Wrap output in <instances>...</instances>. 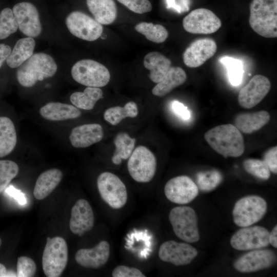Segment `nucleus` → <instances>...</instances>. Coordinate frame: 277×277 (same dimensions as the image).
Instances as JSON below:
<instances>
[{"label": "nucleus", "mask_w": 277, "mask_h": 277, "mask_svg": "<svg viewBox=\"0 0 277 277\" xmlns=\"http://www.w3.org/2000/svg\"><path fill=\"white\" fill-rule=\"evenodd\" d=\"M204 137L210 146L225 158L239 157L245 150L240 131L230 124L215 126L207 131Z\"/></svg>", "instance_id": "nucleus-1"}, {"label": "nucleus", "mask_w": 277, "mask_h": 277, "mask_svg": "<svg viewBox=\"0 0 277 277\" xmlns=\"http://www.w3.org/2000/svg\"><path fill=\"white\" fill-rule=\"evenodd\" d=\"M57 69L52 57L45 53H36L18 67L16 78L22 86L31 87L37 81L53 76Z\"/></svg>", "instance_id": "nucleus-2"}, {"label": "nucleus", "mask_w": 277, "mask_h": 277, "mask_svg": "<svg viewBox=\"0 0 277 277\" xmlns=\"http://www.w3.org/2000/svg\"><path fill=\"white\" fill-rule=\"evenodd\" d=\"M249 24L258 34L266 38L277 37V0H252Z\"/></svg>", "instance_id": "nucleus-3"}, {"label": "nucleus", "mask_w": 277, "mask_h": 277, "mask_svg": "<svg viewBox=\"0 0 277 277\" xmlns=\"http://www.w3.org/2000/svg\"><path fill=\"white\" fill-rule=\"evenodd\" d=\"M169 220L179 238L188 243L199 241L197 217L193 208L186 206L175 207L170 211Z\"/></svg>", "instance_id": "nucleus-4"}, {"label": "nucleus", "mask_w": 277, "mask_h": 277, "mask_svg": "<svg viewBox=\"0 0 277 277\" xmlns=\"http://www.w3.org/2000/svg\"><path fill=\"white\" fill-rule=\"evenodd\" d=\"M73 80L87 87H103L110 79L108 69L102 64L90 59L77 61L71 68Z\"/></svg>", "instance_id": "nucleus-5"}, {"label": "nucleus", "mask_w": 277, "mask_h": 277, "mask_svg": "<svg viewBox=\"0 0 277 277\" xmlns=\"http://www.w3.org/2000/svg\"><path fill=\"white\" fill-rule=\"evenodd\" d=\"M68 247L65 240L60 236L48 237L42 257L43 269L48 277H58L68 262Z\"/></svg>", "instance_id": "nucleus-6"}, {"label": "nucleus", "mask_w": 277, "mask_h": 277, "mask_svg": "<svg viewBox=\"0 0 277 277\" xmlns=\"http://www.w3.org/2000/svg\"><path fill=\"white\" fill-rule=\"evenodd\" d=\"M267 209V204L262 197L255 195L243 197L233 207V222L239 227L251 226L263 217Z\"/></svg>", "instance_id": "nucleus-7"}, {"label": "nucleus", "mask_w": 277, "mask_h": 277, "mask_svg": "<svg viewBox=\"0 0 277 277\" xmlns=\"http://www.w3.org/2000/svg\"><path fill=\"white\" fill-rule=\"evenodd\" d=\"M127 168L129 174L136 182L147 183L153 178L156 169V160L147 147L139 146L129 157Z\"/></svg>", "instance_id": "nucleus-8"}, {"label": "nucleus", "mask_w": 277, "mask_h": 277, "mask_svg": "<svg viewBox=\"0 0 277 277\" xmlns=\"http://www.w3.org/2000/svg\"><path fill=\"white\" fill-rule=\"evenodd\" d=\"M97 186L102 199L112 208L118 209L126 204V187L115 174L109 172L102 173L97 177Z\"/></svg>", "instance_id": "nucleus-9"}, {"label": "nucleus", "mask_w": 277, "mask_h": 277, "mask_svg": "<svg viewBox=\"0 0 277 277\" xmlns=\"http://www.w3.org/2000/svg\"><path fill=\"white\" fill-rule=\"evenodd\" d=\"M66 25L74 36L87 41L97 39L102 34L100 23L86 14L78 11L71 12L66 18Z\"/></svg>", "instance_id": "nucleus-10"}, {"label": "nucleus", "mask_w": 277, "mask_h": 277, "mask_svg": "<svg viewBox=\"0 0 277 277\" xmlns=\"http://www.w3.org/2000/svg\"><path fill=\"white\" fill-rule=\"evenodd\" d=\"M221 19L211 10L198 8L191 11L183 19V26L192 34H211L221 27Z\"/></svg>", "instance_id": "nucleus-11"}, {"label": "nucleus", "mask_w": 277, "mask_h": 277, "mask_svg": "<svg viewBox=\"0 0 277 277\" xmlns=\"http://www.w3.org/2000/svg\"><path fill=\"white\" fill-rule=\"evenodd\" d=\"M269 231L261 226L245 227L231 236L230 245L238 250L261 249L269 245Z\"/></svg>", "instance_id": "nucleus-12"}, {"label": "nucleus", "mask_w": 277, "mask_h": 277, "mask_svg": "<svg viewBox=\"0 0 277 277\" xmlns=\"http://www.w3.org/2000/svg\"><path fill=\"white\" fill-rule=\"evenodd\" d=\"M167 199L177 204H186L192 201L199 194V188L189 176L180 175L169 180L164 187Z\"/></svg>", "instance_id": "nucleus-13"}, {"label": "nucleus", "mask_w": 277, "mask_h": 277, "mask_svg": "<svg viewBox=\"0 0 277 277\" xmlns=\"http://www.w3.org/2000/svg\"><path fill=\"white\" fill-rule=\"evenodd\" d=\"M19 30L28 37H35L42 32V25L38 10L29 2H21L12 9Z\"/></svg>", "instance_id": "nucleus-14"}, {"label": "nucleus", "mask_w": 277, "mask_h": 277, "mask_svg": "<svg viewBox=\"0 0 277 277\" xmlns=\"http://www.w3.org/2000/svg\"><path fill=\"white\" fill-rule=\"evenodd\" d=\"M197 253V250L192 246L173 240L164 242L159 250V256L162 261L175 266L190 264Z\"/></svg>", "instance_id": "nucleus-15"}, {"label": "nucleus", "mask_w": 277, "mask_h": 277, "mask_svg": "<svg viewBox=\"0 0 277 277\" xmlns=\"http://www.w3.org/2000/svg\"><path fill=\"white\" fill-rule=\"evenodd\" d=\"M276 255L269 249H256L239 257L233 263V267L242 273H250L272 266L276 262Z\"/></svg>", "instance_id": "nucleus-16"}, {"label": "nucleus", "mask_w": 277, "mask_h": 277, "mask_svg": "<svg viewBox=\"0 0 277 277\" xmlns=\"http://www.w3.org/2000/svg\"><path fill=\"white\" fill-rule=\"evenodd\" d=\"M270 88L271 83L267 77L255 75L240 90L238 98L239 104L244 108H253L264 99Z\"/></svg>", "instance_id": "nucleus-17"}, {"label": "nucleus", "mask_w": 277, "mask_h": 277, "mask_svg": "<svg viewBox=\"0 0 277 277\" xmlns=\"http://www.w3.org/2000/svg\"><path fill=\"white\" fill-rule=\"evenodd\" d=\"M216 50L217 45L213 39L210 38L196 39L184 51L183 62L188 67H199L212 57Z\"/></svg>", "instance_id": "nucleus-18"}, {"label": "nucleus", "mask_w": 277, "mask_h": 277, "mask_svg": "<svg viewBox=\"0 0 277 277\" xmlns=\"http://www.w3.org/2000/svg\"><path fill=\"white\" fill-rule=\"evenodd\" d=\"M94 223V216L91 205L86 200H78L71 209L70 230L75 234L82 235L92 229Z\"/></svg>", "instance_id": "nucleus-19"}, {"label": "nucleus", "mask_w": 277, "mask_h": 277, "mask_svg": "<svg viewBox=\"0 0 277 277\" xmlns=\"http://www.w3.org/2000/svg\"><path fill=\"white\" fill-rule=\"evenodd\" d=\"M109 255L110 245L107 241H102L92 248L79 249L75 255V259L84 267L96 269L107 262Z\"/></svg>", "instance_id": "nucleus-20"}, {"label": "nucleus", "mask_w": 277, "mask_h": 277, "mask_svg": "<svg viewBox=\"0 0 277 277\" xmlns=\"http://www.w3.org/2000/svg\"><path fill=\"white\" fill-rule=\"evenodd\" d=\"M103 130L98 124H84L74 127L71 131L69 140L75 148H86L101 141Z\"/></svg>", "instance_id": "nucleus-21"}, {"label": "nucleus", "mask_w": 277, "mask_h": 277, "mask_svg": "<svg viewBox=\"0 0 277 277\" xmlns=\"http://www.w3.org/2000/svg\"><path fill=\"white\" fill-rule=\"evenodd\" d=\"M41 115L45 119L52 121H60L75 119L81 115L75 107L59 102H50L41 108Z\"/></svg>", "instance_id": "nucleus-22"}, {"label": "nucleus", "mask_w": 277, "mask_h": 277, "mask_svg": "<svg viewBox=\"0 0 277 277\" xmlns=\"http://www.w3.org/2000/svg\"><path fill=\"white\" fill-rule=\"evenodd\" d=\"M145 68L150 71L149 77L155 83L161 82L171 67V62L165 56L157 51L147 54L143 60Z\"/></svg>", "instance_id": "nucleus-23"}, {"label": "nucleus", "mask_w": 277, "mask_h": 277, "mask_svg": "<svg viewBox=\"0 0 277 277\" xmlns=\"http://www.w3.org/2000/svg\"><path fill=\"white\" fill-rule=\"evenodd\" d=\"M270 120L269 113L261 110L238 115L234 120L235 127L244 133L250 134L266 125Z\"/></svg>", "instance_id": "nucleus-24"}, {"label": "nucleus", "mask_w": 277, "mask_h": 277, "mask_svg": "<svg viewBox=\"0 0 277 277\" xmlns=\"http://www.w3.org/2000/svg\"><path fill=\"white\" fill-rule=\"evenodd\" d=\"M94 19L102 25H110L117 16V8L113 0H86Z\"/></svg>", "instance_id": "nucleus-25"}, {"label": "nucleus", "mask_w": 277, "mask_h": 277, "mask_svg": "<svg viewBox=\"0 0 277 277\" xmlns=\"http://www.w3.org/2000/svg\"><path fill=\"white\" fill-rule=\"evenodd\" d=\"M62 177V171L56 168L42 173L35 184L33 190L34 197L38 200L46 198L59 184Z\"/></svg>", "instance_id": "nucleus-26"}, {"label": "nucleus", "mask_w": 277, "mask_h": 277, "mask_svg": "<svg viewBox=\"0 0 277 277\" xmlns=\"http://www.w3.org/2000/svg\"><path fill=\"white\" fill-rule=\"evenodd\" d=\"M186 78V73L182 68L171 67L163 79L153 87L152 93L155 96H164L184 84Z\"/></svg>", "instance_id": "nucleus-27"}, {"label": "nucleus", "mask_w": 277, "mask_h": 277, "mask_svg": "<svg viewBox=\"0 0 277 277\" xmlns=\"http://www.w3.org/2000/svg\"><path fill=\"white\" fill-rule=\"evenodd\" d=\"M35 46L33 37L18 39L6 60L7 65L12 68L19 67L33 54Z\"/></svg>", "instance_id": "nucleus-28"}, {"label": "nucleus", "mask_w": 277, "mask_h": 277, "mask_svg": "<svg viewBox=\"0 0 277 277\" xmlns=\"http://www.w3.org/2000/svg\"><path fill=\"white\" fill-rule=\"evenodd\" d=\"M16 142V133L12 121L8 117H0V157L10 154Z\"/></svg>", "instance_id": "nucleus-29"}, {"label": "nucleus", "mask_w": 277, "mask_h": 277, "mask_svg": "<svg viewBox=\"0 0 277 277\" xmlns=\"http://www.w3.org/2000/svg\"><path fill=\"white\" fill-rule=\"evenodd\" d=\"M103 91L98 87H87L83 92H75L70 97L72 104L84 110L92 109L97 101L103 98Z\"/></svg>", "instance_id": "nucleus-30"}, {"label": "nucleus", "mask_w": 277, "mask_h": 277, "mask_svg": "<svg viewBox=\"0 0 277 277\" xmlns=\"http://www.w3.org/2000/svg\"><path fill=\"white\" fill-rule=\"evenodd\" d=\"M115 150L111 157L112 163L120 165L122 160L129 159L135 146V139L131 137L126 132L118 133L114 139Z\"/></svg>", "instance_id": "nucleus-31"}, {"label": "nucleus", "mask_w": 277, "mask_h": 277, "mask_svg": "<svg viewBox=\"0 0 277 277\" xmlns=\"http://www.w3.org/2000/svg\"><path fill=\"white\" fill-rule=\"evenodd\" d=\"M138 108L132 101L127 103L124 107L115 106L107 109L104 112V118L112 125H116L126 117L134 118L137 115Z\"/></svg>", "instance_id": "nucleus-32"}, {"label": "nucleus", "mask_w": 277, "mask_h": 277, "mask_svg": "<svg viewBox=\"0 0 277 277\" xmlns=\"http://www.w3.org/2000/svg\"><path fill=\"white\" fill-rule=\"evenodd\" d=\"M135 30L144 35L149 41L161 43L165 42L168 37V32L166 28L160 24L152 23L141 22L136 24Z\"/></svg>", "instance_id": "nucleus-33"}, {"label": "nucleus", "mask_w": 277, "mask_h": 277, "mask_svg": "<svg viewBox=\"0 0 277 277\" xmlns=\"http://www.w3.org/2000/svg\"><path fill=\"white\" fill-rule=\"evenodd\" d=\"M222 181V175L216 170L200 172L196 174L197 186L204 192L214 189Z\"/></svg>", "instance_id": "nucleus-34"}, {"label": "nucleus", "mask_w": 277, "mask_h": 277, "mask_svg": "<svg viewBox=\"0 0 277 277\" xmlns=\"http://www.w3.org/2000/svg\"><path fill=\"white\" fill-rule=\"evenodd\" d=\"M220 62L227 68L229 79L233 86L239 85L242 82L243 74L242 62L231 57L224 56Z\"/></svg>", "instance_id": "nucleus-35"}, {"label": "nucleus", "mask_w": 277, "mask_h": 277, "mask_svg": "<svg viewBox=\"0 0 277 277\" xmlns=\"http://www.w3.org/2000/svg\"><path fill=\"white\" fill-rule=\"evenodd\" d=\"M18 28L12 10L9 8L3 9L0 12V39L6 38L15 33Z\"/></svg>", "instance_id": "nucleus-36"}, {"label": "nucleus", "mask_w": 277, "mask_h": 277, "mask_svg": "<svg viewBox=\"0 0 277 277\" xmlns=\"http://www.w3.org/2000/svg\"><path fill=\"white\" fill-rule=\"evenodd\" d=\"M18 171V166L14 162L10 160H0V194L17 175Z\"/></svg>", "instance_id": "nucleus-37"}, {"label": "nucleus", "mask_w": 277, "mask_h": 277, "mask_svg": "<svg viewBox=\"0 0 277 277\" xmlns=\"http://www.w3.org/2000/svg\"><path fill=\"white\" fill-rule=\"evenodd\" d=\"M243 167L247 173L259 179L267 180L270 177V171L263 160L247 159L243 162Z\"/></svg>", "instance_id": "nucleus-38"}, {"label": "nucleus", "mask_w": 277, "mask_h": 277, "mask_svg": "<svg viewBox=\"0 0 277 277\" xmlns=\"http://www.w3.org/2000/svg\"><path fill=\"white\" fill-rule=\"evenodd\" d=\"M36 272V265L31 258L22 256L18 258L16 275L18 277H31Z\"/></svg>", "instance_id": "nucleus-39"}, {"label": "nucleus", "mask_w": 277, "mask_h": 277, "mask_svg": "<svg viewBox=\"0 0 277 277\" xmlns=\"http://www.w3.org/2000/svg\"><path fill=\"white\" fill-rule=\"evenodd\" d=\"M131 11L143 14L150 12L152 5L149 0H117Z\"/></svg>", "instance_id": "nucleus-40"}, {"label": "nucleus", "mask_w": 277, "mask_h": 277, "mask_svg": "<svg viewBox=\"0 0 277 277\" xmlns=\"http://www.w3.org/2000/svg\"><path fill=\"white\" fill-rule=\"evenodd\" d=\"M113 277H145L139 269L124 265L116 267L112 272Z\"/></svg>", "instance_id": "nucleus-41"}, {"label": "nucleus", "mask_w": 277, "mask_h": 277, "mask_svg": "<svg viewBox=\"0 0 277 277\" xmlns=\"http://www.w3.org/2000/svg\"><path fill=\"white\" fill-rule=\"evenodd\" d=\"M263 161L266 164L270 171L277 173V147L274 146L268 150L264 155Z\"/></svg>", "instance_id": "nucleus-42"}, {"label": "nucleus", "mask_w": 277, "mask_h": 277, "mask_svg": "<svg viewBox=\"0 0 277 277\" xmlns=\"http://www.w3.org/2000/svg\"><path fill=\"white\" fill-rule=\"evenodd\" d=\"M171 108L177 116L184 120H187L190 117V113L187 107L177 101L172 103Z\"/></svg>", "instance_id": "nucleus-43"}, {"label": "nucleus", "mask_w": 277, "mask_h": 277, "mask_svg": "<svg viewBox=\"0 0 277 277\" xmlns=\"http://www.w3.org/2000/svg\"><path fill=\"white\" fill-rule=\"evenodd\" d=\"M5 193L14 198L19 204L24 205L27 203L25 194L21 190L16 189L13 186H9L4 190Z\"/></svg>", "instance_id": "nucleus-44"}, {"label": "nucleus", "mask_w": 277, "mask_h": 277, "mask_svg": "<svg viewBox=\"0 0 277 277\" xmlns=\"http://www.w3.org/2000/svg\"><path fill=\"white\" fill-rule=\"evenodd\" d=\"M11 52V47L4 44H0V68Z\"/></svg>", "instance_id": "nucleus-45"}, {"label": "nucleus", "mask_w": 277, "mask_h": 277, "mask_svg": "<svg viewBox=\"0 0 277 277\" xmlns=\"http://www.w3.org/2000/svg\"><path fill=\"white\" fill-rule=\"evenodd\" d=\"M269 242L273 247L277 248V226L275 225L269 234Z\"/></svg>", "instance_id": "nucleus-46"}, {"label": "nucleus", "mask_w": 277, "mask_h": 277, "mask_svg": "<svg viewBox=\"0 0 277 277\" xmlns=\"http://www.w3.org/2000/svg\"><path fill=\"white\" fill-rule=\"evenodd\" d=\"M5 276H17V275L12 271H7L6 267L0 263V277Z\"/></svg>", "instance_id": "nucleus-47"}, {"label": "nucleus", "mask_w": 277, "mask_h": 277, "mask_svg": "<svg viewBox=\"0 0 277 277\" xmlns=\"http://www.w3.org/2000/svg\"><path fill=\"white\" fill-rule=\"evenodd\" d=\"M1 245H2V240H1V239L0 238V247H1Z\"/></svg>", "instance_id": "nucleus-48"}]
</instances>
